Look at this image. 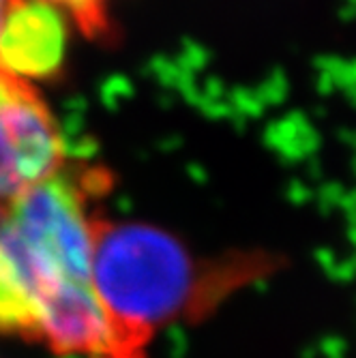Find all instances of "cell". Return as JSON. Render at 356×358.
Masks as SVG:
<instances>
[{"mask_svg":"<svg viewBox=\"0 0 356 358\" xmlns=\"http://www.w3.org/2000/svg\"><path fill=\"white\" fill-rule=\"evenodd\" d=\"M110 174L67 161L0 210V337L58 356L134 358L92 283Z\"/></svg>","mask_w":356,"mask_h":358,"instance_id":"obj_1","label":"cell"},{"mask_svg":"<svg viewBox=\"0 0 356 358\" xmlns=\"http://www.w3.org/2000/svg\"><path fill=\"white\" fill-rule=\"evenodd\" d=\"M264 266L262 255L204 259L159 227L106 217L92 283L127 350L146 358L159 331L211 309Z\"/></svg>","mask_w":356,"mask_h":358,"instance_id":"obj_2","label":"cell"},{"mask_svg":"<svg viewBox=\"0 0 356 358\" xmlns=\"http://www.w3.org/2000/svg\"><path fill=\"white\" fill-rule=\"evenodd\" d=\"M67 161L60 127L37 86L0 67V210Z\"/></svg>","mask_w":356,"mask_h":358,"instance_id":"obj_3","label":"cell"},{"mask_svg":"<svg viewBox=\"0 0 356 358\" xmlns=\"http://www.w3.org/2000/svg\"><path fill=\"white\" fill-rule=\"evenodd\" d=\"M64 54V15L41 0H20L0 30V67L39 80L60 67Z\"/></svg>","mask_w":356,"mask_h":358,"instance_id":"obj_4","label":"cell"},{"mask_svg":"<svg viewBox=\"0 0 356 358\" xmlns=\"http://www.w3.org/2000/svg\"><path fill=\"white\" fill-rule=\"evenodd\" d=\"M69 20L88 39H108L112 28L114 0H41Z\"/></svg>","mask_w":356,"mask_h":358,"instance_id":"obj_5","label":"cell"},{"mask_svg":"<svg viewBox=\"0 0 356 358\" xmlns=\"http://www.w3.org/2000/svg\"><path fill=\"white\" fill-rule=\"evenodd\" d=\"M20 3V0H0V30H3V24L7 22V15L11 13V9Z\"/></svg>","mask_w":356,"mask_h":358,"instance_id":"obj_6","label":"cell"}]
</instances>
